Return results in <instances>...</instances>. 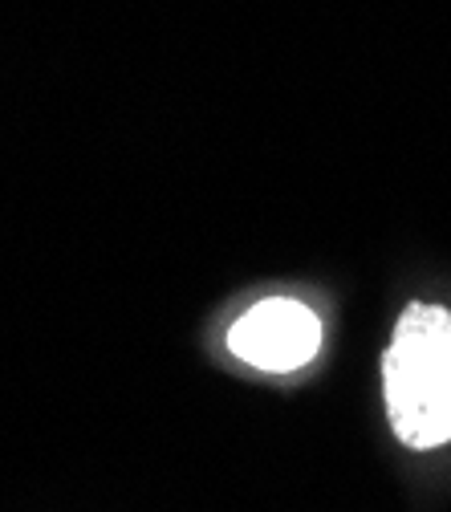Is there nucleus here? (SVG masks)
<instances>
[{
    "label": "nucleus",
    "mask_w": 451,
    "mask_h": 512,
    "mask_svg": "<svg viewBox=\"0 0 451 512\" xmlns=\"http://www.w3.org/2000/svg\"><path fill=\"white\" fill-rule=\"evenodd\" d=\"M386 415L415 452L451 443V309L411 301L382 354Z\"/></svg>",
    "instance_id": "f257e3e1"
},
{
    "label": "nucleus",
    "mask_w": 451,
    "mask_h": 512,
    "mask_svg": "<svg viewBox=\"0 0 451 512\" xmlns=\"http://www.w3.org/2000/svg\"><path fill=\"white\" fill-rule=\"evenodd\" d=\"M228 350L256 370L289 374L321 350V322L293 297H265L228 330Z\"/></svg>",
    "instance_id": "f03ea898"
}]
</instances>
